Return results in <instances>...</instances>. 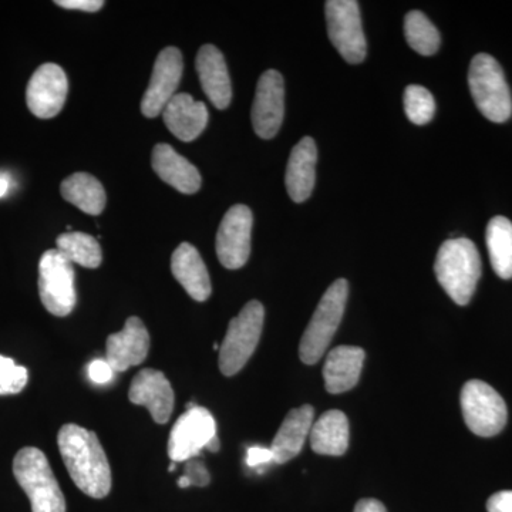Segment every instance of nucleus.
Masks as SVG:
<instances>
[{
    "instance_id": "nucleus-1",
    "label": "nucleus",
    "mask_w": 512,
    "mask_h": 512,
    "mask_svg": "<svg viewBox=\"0 0 512 512\" xmlns=\"http://www.w3.org/2000/svg\"><path fill=\"white\" fill-rule=\"evenodd\" d=\"M57 444L74 484L89 497H107L111 468L96 433L77 424H64L57 434Z\"/></svg>"
},
{
    "instance_id": "nucleus-2",
    "label": "nucleus",
    "mask_w": 512,
    "mask_h": 512,
    "mask_svg": "<svg viewBox=\"0 0 512 512\" xmlns=\"http://www.w3.org/2000/svg\"><path fill=\"white\" fill-rule=\"evenodd\" d=\"M434 272L441 288L457 305H468L481 276V258L474 242L467 238L448 239L439 249Z\"/></svg>"
},
{
    "instance_id": "nucleus-3",
    "label": "nucleus",
    "mask_w": 512,
    "mask_h": 512,
    "mask_svg": "<svg viewBox=\"0 0 512 512\" xmlns=\"http://www.w3.org/2000/svg\"><path fill=\"white\" fill-rule=\"evenodd\" d=\"M13 474L29 497L32 512H66V500L43 451L25 447L13 460Z\"/></svg>"
},
{
    "instance_id": "nucleus-4",
    "label": "nucleus",
    "mask_w": 512,
    "mask_h": 512,
    "mask_svg": "<svg viewBox=\"0 0 512 512\" xmlns=\"http://www.w3.org/2000/svg\"><path fill=\"white\" fill-rule=\"evenodd\" d=\"M348 296V281L338 279L329 286L328 291L320 299L299 345V356L305 365H316L325 356L342 322Z\"/></svg>"
},
{
    "instance_id": "nucleus-5",
    "label": "nucleus",
    "mask_w": 512,
    "mask_h": 512,
    "mask_svg": "<svg viewBox=\"0 0 512 512\" xmlns=\"http://www.w3.org/2000/svg\"><path fill=\"white\" fill-rule=\"evenodd\" d=\"M468 84L481 114L493 123H504L512 114L510 87L500 63L487 53L471 60Z\"/></svg>"
},
{
    "instance_id": "nucleus-6",
    "label": "nucleus",
    "mask_w": 512,
    "mask_h": 512,
    "mask_svg": "<svg viewBox=\"0 0 512 512\" xmlns=\"http://www.w3.org/2000/svg\"><path fill=\"white\" fill-rule=\"evenodd\" d=\"M264 319L262 303L251 301L242 308L237 318L229 322L218 360L222 375L235 376L244 369L261 340Z\"/></svg>"
},
{
    "instance_id": "nucleus-7",
    "label": "nucleus",
    "mask_w": 512,
    "mask_h": 512,
    "mask_svg": "<svg viewBox=\"0 0 512 512\" xmlns=\"http://www.w3.org/2000/svg\"><path fill=\"white\" fill-rule=\"evenodd\" d=\"M461 410L468 429L480 437H494L504 430L508 412L501 394L490 384L470 380L460 396Z\"/></svg>"
},
{
    "instance_id": "nucleus-8",
    "label": "nucleus",
    "mask_w": 512,
    "mask_h": 512,
    "mask_svg": "<svg viewBox=\"0 0 512 512\" xmlns=\"http://www.w3.org/2000/svg\"><path fill=\"white\" fill-rule=\"evenodd\" d=\"M39 295L47 311L59 318L70 315L76 306L73 264L59 249H49L40 258Z\"/></svg>"
},
{
    "instance_id": "nucleus-9",
    "label": "nucleus",
    "mask_w": 512,
    "mask_h": 512,
    "mask_svg": "<svg viewBox=\"0 0 512 512\" xmlns=\"http://www.w3.org/2000/svg\"><path fill=\"white\" fill-rule=\"evenodd\" d=\"M328 35L339 55L350 64L366 57V37L356 0H328L325 5Z\"/></svg>"
},
{
    "instance_id": "nucleus-10",
    "label": "nucleus",
    "mask_w": 512,
    "mask_h": 512,
    "mask_svg": "<svg viewBox=\"0 0 512 512\" xmlns=\"http://www.w3.org/2000/svg\"><path fill=\"white\" fill-rule=\"evenodd\" d=\"M217 436V421L207 409L190 407L177 420L168 439V457L174 463H185L200 456L201 451Z\"/></svg>"
},
{
    "instance_id": "nucleus-11",
    "label": "nucleus",
    "mask_w": 512,
    "mask_h": 512,
    "mask_svg": "<svg viewBox=\"0 0 512 512\" xmlns=\"http://www.w3.org/2000/svg\"><path fill=\"white\" fill-rule=\"evenodd\" d=\"M254 217L247 205H234L222 218L218 228V259L227 269H239L247 264L251 255V232Z\"/></svg>"
},
{
    "instance_id": "nucleus-12",
    "label": "nucleus",
    "mask_w": 512,
    "mask_h": 512,
    "mask_svg": "<svg viewBox=\"0 0 512 512\" xmlns=\"http://www.w3.org/2000/svg\"><path fill=\"white\" fill-rule=\"evenodd\" d=\"M183 69V55L177 47H165L161 50L154 64L150 84L141 101V111L147 119H154L163 113L180 86Z\"/></svg>"
},
{
    "instance_id": "nucleus-13",
    "label": "nucleus",
    "mask_w": 512,
    "mask_h": 512,
    "mask_svg": "<svg viewBox=\"0 0 512 512\" xmlns=\"http://www.w3.org/2000/svg\"><path fill=\"white\" fill-rule=\"evenodd\" d=\"M285 116L284 77L276 70H268L259 77L252 104V126L264 140H271L281 130Z\"/></svg>"
},
{
    "instance_id": "nucleus-14",
    "label": "nucleus",
    "mask_w": 512,
    "mask_h": 512,
    "mask_svg": "<svg viewBox=\"0 0 512 512\" xmlns=\"http://www.w3.org/2000/svg\"><path fill=\"white\" fill-rule=\"evenodd\" d=\"M67 93L69 82L62 67L55 63H45L30 77L26 101L36 117L53 119L62 111Z\"/></svg>"
},
{
    "instance_id": "nucleus-15",
    "label": "nucleus",
    "mask_w": 512,
    "mask_h": 512,
    "mask_svg": "<svg viewBox=\"0 0 512 512\" xmlns=\"http://www.w3.org/2000/svg\"><path fill=\"white\" fill-rule=\"evenodd\" d=\"M128 399L137 406L146 407L158 424L167 423L173 414L174 390L160 370H141L131 383Z\"/></svg>"
},
{
    "instance_id": "nucleus-16",
    "label": "nucleus",
    "mask_w": 512,
    "mask_h": 512,
    "mask_svg": "<svg viewBox=\"0 0 512 512\" xmlns=\"http://www.w3.org/2000/svg\"><path fill=\"white\" fill-rule=\"evenodd\" d=\"M150 352V335L143 320L137 316L127 319L119 333L107 339L106 360L114 372H126L130 367L141 365Z\"/></svg>"
},
{
    "instance_id": "nucleus-17",
    "label": "nucleus",
    "mask_w": 512,
    "mask_h": 512,
    "mask_svg": "<svg viewBox=\"0 0 512 512\" xmlns=\"http://www.w3.org/2000/svg\"><path fill=\"white\" fill-rule=\"evenodd\" d=\"M195 69L200 77L202 90L211 103L218 110L227 109L232 100V86L221 50L214 45L202 46L195 60Z\"/></svg>"
},
{
    "instance_id": "nucleus-18",
    "label": "nucleus",
    "mask_w": 512,
    "mask_h": 512,
    "mask_svg": "<svg viewBox=\"0 0 512 512\" xmlns=\"http://www.w3.org/2000/svg\"><path fill=\"white\" fill-rule=\"evenodd\" d=\"M164 123L178 140L190 143L201 136L207 127V106L202 101L194 100L187 93L175 94L163 111Z\"/></svg>"
},
{
    "instance_id": "nucleus-19",
    "label": "nucleus",
    "mask_w": 512,
    "mask_h": 512,
    "mask_svg": "<svg viewBox=\"0 0 512 512\" xmlns=\"http://www.w3.org/2000/svg\"><path fill=\"white\" fill-rule=\"evenodd\" d=\"M318 148L312 137H305L293 147L286 167L285 184L293 202H305L312 195L316 181Z\"/></svg>"
},
{
    "instance_id": "nucleus-20",
    "label": "nucleus",
    "mask_w": 512,
    "mask_h": 512,
    "mask_svg": "<svg viewBox=\"0 0 512 512\" xmlns=\"http://www.w3.org/2000/svg\"><path fill=\"white\" fill-rule=\"evenodd\" d=\"M171 272L194 301L205 302L211 296L212 286L207 266L194 245L183 242L171 258Z\"/></svg>"
},
{
    "instance_id": "nucleus-21",
    "label": "nucleus",
    "mask_w": 512,
    "mask_h": 512,
    "mask_svg": "<svg viewBox=\"0 0 512 512\" xmlns=\"http://www.w3.org/2000/svg\"><path fill=\"white\" fill-rule=\"evenodd\" d=\"M366 353L357 346H339L330 350L323 366V379L330 394L349 392L359 383Z\"/></svg>"
},
{
    "instance_id": "nucleus-22",
    "label": "nucleus",
    "mask_w": 512,
    "mask_h": 512,
    "mask_svg": "<svg viewBox=\"0 0 512 512\" xmlns=\"http://www.w3.org/2000/svg\"><path fill=\"white\" fill-rule=\"evenodd\" d=\"M313 417H315V410L309 404L288 413L272 441L271 451L274 454V463L285 464L299 456L305 441L311 434Z\"/></svg>"
},
{
    "instance_id": "nucleus-23",
    "label": "nucleus",
    "mask_w": 512,
    "mask_h": 512,
    "mask_svg": "<svg viewBox=\"0 0 512 512\" xmlns=\"http://www.w3.org/2000/svg\"><path fill=\"white\" fill-rule=\"evenodd\" d=\"M151 163L158 177L175 190L183 194H195L200 190V171L168 144H157L154 147Z\"/></svg>"
},
{
    "instance_id": "nucleus-24",
    "label": "nucleus",
    "mask_w": 512,
    "mask_h": 512,
    "mask_svg": "<svg viewBox=\"0 0 512 512\" xmlns=\"http://www.w3.org/2000/svg\"><path fill=\"white\" fill-rule=\"evenodd\" d=\"M350 439L349 420L340 410H329L313 421L312 450L320 456L339 457L348 451Z\"/></svg>"
},
{
    "instance_id": "nucleus-25",
    "label": "nucleus",
    "mask_w": 512,
    "mask_h": 512,
    "mask_svg": "<svg viewBox=\"0 0 512 512\" xmlns=\"http://www.w3.org/2000/svg\"><path fill=\"white\" fill-rule=\"evenodd\" d=\"M64 200L86 214L100 215L106 208V191L96 177L76 173L67 177L60 187Z\"/></svg>"
},
{
    "instance_id": "nucleus-26",
    "label": "nucleus",
    "mask_w": 512,
    "mask_h": 512,
    "mask_svg": "<svg viewBox=\"0 0 512 512\" xmlns=\"http://www.w3.org/2000/svg\"><path fill=\"white\" fill-rule=\"evenodd\" d=\"M487 248L495 274L503 279L512 278V222L495 217L488 222Z\"/></svg>"
},
{
    "instance_id": "nucleus-27",
    "label": "nucleus",
    "mask_w": 512,
    "mask_h": 512,
    "mask_svg": "<svg viewBox=\"0 0 512 512\" xmlns=\"http://www.w3.org/2000/svg\"><path fill=\"white\" fill-rule=\"evenodd\" d=\"M57 248L72 264L84 268H99L103 254L99 242L92 235L83 232H66L56 241Z\"/></svg>"
},
{
    "instance_id": "nucleus-28",
    "label": "nucleus",
    "mask_w": 512,
    "mask_h": 512,
    "mask_svg": "<svg viewBox=\"0 0 512 512\" xmlns=\"http://www.w3.org/2000/svg\"><path fill=\"white\" fill-rule=\"evenodd\" d=\"M404 35L409 46L421 56H433L439 50L441 43L439 30L419 10L407 13L404 19Z\"/></svg>"
},
{
    "instance_id": "nucleus-29",
    "label": "nucleus",
    "mask_w": 512,
    "mask_h": 512,
    "mask_svg": "<svg viewBox=\"0 0 512 512\" xmlns=\"http://www.w3.org/2000/svg\"><path fill=\"white\" fill-rule=\"evenodd\" d=\"M403 101L407 119L413 124L424 126L433 120L436 114V101L426 87L417 86V84L407 87Z\"/></svg>"
},
{
    "instance_id": "nucleus-30",
    "label": "nucleus",
    "mask_w": 512,
    "mask_h": 512,
    "mask_svg": "<svg viewBox=\"0 0 512 512\" xmlns=\"http://www.w3.org/2000/svg\"><path fill=\"white\" fill-rule=\"evenodd\" d=\"M28 380L29 373L25 366L16 365L15 360L0 355V396L22 392Z\"/></svg>"
},
{
    "instance_id": "nucleus-31",
    "label": "nucleus",
    "mask_w": 512,
    "mask_h": 512,
    "mask_svg": "<svg viewBox=\"0 0 512 512\" xmlns=\"http://www.w3.org/2000/svg\"><path fill=\"white\" fill-rule=\"evenodd\" d=\"M87 375L94 384L103 386V384L110 383L114 379L116 372L106 359H96L87 367Z\"/></svg>"
},
{
    "instance_id": "nucleus-32",
    "label": "nucleus",
    "mask_w": 512,
    "mask_h": 512,
    "mask_svg": "<svg viewBox=\"0 0 512 512\" xmlns=\"http://www.w3.org/2000/svg\"><path fill=\"white\" fill-rule=\"evenodd\" d=\"M184 476L191 481V485L195 487H205L210 484V473L201 461L191 458V460L185 461Z\"/></svg>"
},
{
    "instance_id": "nucleus-33",
    "label": "nucleus",
    "mask_w": 512,
    "mask_h": 512,
    "mask_svg": "<svg viewBox=\"0 0 512 512\" xmlns=\"http://www.w3.org/2000/svg\"><path fill=\"white\" fill-rule=\"evenodd\" d=\"M274 463V454H272L271 448L254 446L248 448L247 451V464L248 467L258 468L266 466V464Z\"/></svg>"
},
{
    "instance_id": "nucleus-34",
    "label": "nucleus",
    "mask_w": 512,
    "mask_h": 512,
    "mask_svg": "<svg viewBox=\"0 0 512 512\" xmlns=\"http://www.w3.org/2000/svg\"><path fill=\"white\" fill-rule=\"evenodd\" d=\"M57 6L64 9L83 10V12H97L104 6L103 0H57Z\"/></svg>"
},
{
    "instance_id": "nucleus-35",
    "label": "nucleus",
    "mask_w": 512,
    "mask_h": 512,
    "mask_svg": "<svg viewBox=\"0 0 512 512\" xmlns=\"http://www.w3.org/2000/svg\"><path fill=\"white\" fill-rule=\"evenodd\" d=\"M487 510L488 512H512V491H500L490 497Z\"/></svg>"
},
{
    "instance_id": "nucleus-36",
    "label": "nucleus",
    "mask_w": 512,
    "mask_h": 512,
    "mask_svg": "<svg viewBox=\"0 0 512 512\" xmlns=\"http://www.w3.org/2000/svg\"><path fill=\"white\" fill-rule=\"evenodd\" d=\"M355 512H387L384 505L375 498H365L356 504Z\"/></svg>"
},
{
    "instance_id": "nucleus-37",
    "label": "nucleus",
    "mask_w": 512,
    "mask_h": 512,
    "mask_svg": "<svg viewBox=\"0 0 512 512\" xmlns=\"http://www.w3.org/2000/svg\"><path fill=\"white\" fill-rule=\"evenodd\" d=\"M10 188V180L6 175H0V198L8 194Z\"/></svg>"
},
{
    "instance_id": "nucleus-38",
    "label": "nucleus",
    "mask_w": 512,
    "mask_h": 512,
    "mask_svg": "<svg viewBox=\"0 0 512 512\" xmlns=\"http://www.w3.org/2000/svg\"><path fill=\"white\" fill-rule=\"evenodd\" d=\"M177 483H178V487H180V488L191 487V481L188 480V478L185 476H181L180 478H178Z\"/></svg>"
}]
</instances>
